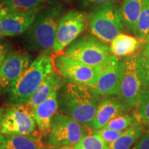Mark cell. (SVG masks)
Returning <instances> with one entry per match:
<instances>
[{
	"label": "cell",
	"mask_w": 149,
	"mask_h": 149,
	"mask_svg": "<svg viewBox=\"0 0 149 149\" xmlns=\"http://www.w3.org/2000/svg\"><path fill=\"white\" fill-rule=\"evenodd\" d=\"M8 46L5 42H3L0 39V66L4 61V59L8 54Z\"/></svg>",
	"instance_id": "30"
},
{
	"label": "cell",
	"mask_w": 149,
	"mask_h": 149,
	"mask_svg": "<svg viewBox=\"0 0 149 149\" xmlns=\"http://www.w3.org/2000/svg\"><path fill=\"white\" fill-rule=\"evenodd\" d=\"M149 33V0H143L142 7L136 29L135 37L144 42Z\"/></svg>",
	"instance_id": "22"
},
{
	"label": "cell",
	"mask_w": 149,
	"mask_h": 149,
	"mask_svg": "<svg viewBox=\"0 0 149 149\" xmlns=\"http://www.w3.org/2000/svg\"><path fill=\"white\" fill-rule=\"evenodd\" d=\"M2 28H1V17H0V39L2 38Z\"/></svg>",
	"instance_id": "34"
},
{
	"label": "cell",
	"mask_w": 149,
	"mask_h": 149,
	"mask_svg": "<svg viewBox=\"0 0 149 149\" xmlns=\"http://www.w3.org/2000/svg\"><path fill=\"white\" fill-rule=\"evenodd\" d=\"M48 0H1L0 8L12 13H27L43 8Z\"/></svg>",
	"instance_id": "21"
},
{
	"label": "cell",
	"mask_w": 149,
	"mask_h": 149,
	"mask_svg": "<svg viewBox=\"0 0 149 149\" xmlns=\"http://www.w3.org/2000/svg\"><path fill=\"white\" fill-rule=\"evenodd\" d=\"M136 108L137 118L141 122H149V89H141Z\"/></svg>",
	"instance_id": "25"
},
{
	"label": "cell",
	"mask_w": 149,
	"mask_h": 149,
	"mask_svg": "<svg viewBox=\"0 0 149 149\" xmlns=\"http://www.w3.org/2000/svg\"><path fill=\"white\" fill-rule=\"evenodd\" d=\"M42 9V8L27 13H12L0 8L3 37L17 36L26 32Z\"/></svg>",
	"instance_id": "13"
},
{
	"label": "cell",
	"mask_w": 149,
	"mask_h": 149,
	"mask_svg": "<svg viewBox=\"0 0 149 149\" xmlns=\"http://www.w3.org/2000/svg\"><path fill=\"white\" fill-rule=\"evenodd\" d=\"M63 55L84 64L97 68L112 54L110 46L91 34L78 37L64 50Z\"/></svg>",
	"instance_id": "5"
},
{
	"label": "cell",
	"mask_w": 149,
	"mask_h": 149,
	"mask_svg": "<svg viewBox=\"0 0 149 149\" xmlns=\"http://www.w3.org/2000/svg\"><path fill=\"white\" fill-rule=\"evenodd\" d=\"M143 42L136 37L121 33L111 43L112 55L118 57H126L133 55L141 48Z\"/></svg>",
	"instance_id": "18"
},
{
	"label": "cell",
	"mask_w": 149,
	"mask_h": 149,
	"mask_svg": "<svg viewBox=\"0 0 149 149\" xmlns=\"http://www.w3.org/2000/svg\"><path fill=\"white\" fill-rule=\"evenodd\" d=\"M38 133L33 109L26 104L10 106L3 112L0 121V133L28 135Z\"/></svg>",
	"instance_id": "9"
},
{
	"label": "cell",
	"mask_w": 149,
	"mask_h": 149,
	"mask_svg": "<svg viewBox=\"0 0 149 149\" xmlns=\"http://www.w3.org/2000/svg\"><path fill=\"white\" fill-rule=\"evenodd\" d=\"M54 68L61 77L79 84L94 88L97 83V68L84 64L58 55L54 59Z\"/></svg>",
	"instance_id": "10"
},
{
	"label": "cell",
	"mask_w": 149,
	"mask_h": 149,
	"mask_svg": "<svg viewBox=\"0 0 149 149\" xmlns=\"http://www.w3.org/2000/svg\"><path fill=\"white\" fill-rule=\"evenodd\" d=\"M2 113H3V110L1 108H0V121H1V116H2Z\"/></svg>",
	"instance_id": "35"
},
{
	"label": "cell",
	"mask_w": 149,
	"mask_h": 149,
	"mask_svg": "<svg viewBox=\"0 0 149 149\" xmlns=\"http://www.w3.org/2000/svg\"><path fill=\"white\" fill-rule=\"evenodd\" d=\"M83 6L86 8L96 7L104 3L115 1V0H81Z\"/></svg>",
	"instance_id": "29"
},
{
	"label": "cell",
	"mask_w": 149,
	"mask_h": 149,
	"mask_svg": "<svg viewBox=\"0 0 149 149\" xmlns=\"http://www.w3.org/2000/svg\"><path fill=\"white\" fill-rule=\"evenodd\" d=\"M0 149H5V148H2V147H1V146H0Z\"/></svg>",
	"instance_id": "36"
},
{
	"label": "cell",
	"mask_w": 149,
	"mask_h": 149,
	"mask_svg": "<svg viewBox=\"0 0 149 149\" xmlns=\"http://www.w3.org/2000/svg\"><path fill=\"white\" fill-rule=\"evenodd\" d=\"M74 149H111L97 135L89 133L74 146Z\"/></svg>",
	"instance_id": "23"
},
{
	"label": "cell",
	"mask_w": 149,
	"mask_h": 149,
	"mask_svg": "<svg viewBox=\"0 0 149 149\" xmlns=\"http://www.w3.org/2000/svg\"><path fill=\"white\" fill-rule=\"evenodd\" d=\"M145 42H146V43H145L144 48H145V49H146V51L149 53V33H148V36H147V37H146V40Z\"/></svg>",
	"instance_id": "32"
},
{
	"label": "cell",
	"mask_w": 149,
	"mask_h": 149,
	"mask_svg": "<svg viewBox=\"0 0 149 149\" xmlns=\"http://www.w3.org/2000/svg\"><path fill=\"white\" fill-rule=\"evenodd\" d=\"M130 149H149V133H144Z\"/></svg>",
	"instance_id": "28"
},
{
	"label": "cell",
	"mask_w": 149,
	"mask_h": 149,
	"mask_svg": "<svg viewBox=\"0 0 149 149\" xmlns=\"http://www.w3.org/2000/svg\"><path fill=\"white\" fill-rule=\"evenodd\" d=\"M143 0H122L120 11L125 29L135 36Z\"/></svg>",
	"instance_id": "19"
},
{
	"label": "cell",
	"mask_w": 149,
	"mask_h": 149,
	"mask_svg": "<svg viewBox=\"0 0 149 149\" xmlns=\"http://www.w3.org/2000/svg\"><path fill=\"white\" fill-rule=\"evenodd\" d=\"M91 133L97 135L108 146H109L120 137L122 131H117V130L109 129V128H102L100 129L91 130Z\"/></svg>",
	"instance_id": "27"
},
{
	"label": "cell",
	"mask_w": 149,
	"mask_h": 149,
	"mask_svg": "<svg viewBox=\"0 0 149 149\" xmlns=\"http://www.w3.org/2000/svg\"><path fill=\"white\" fill-rule=\"evenodd\" d=\"M0 146L5 149H53L42 141L40 133L28 135L0 133Z\"/></svg>",
	"instance_id": "16"
},
{
	"label": "cell",
	"mask_w": 149,
	"mask_h": 149,
	"mask_svg": "<svg viewBox=\"0 0 149 149\" xmlns=\"http://www.w3.org/2000/svg\"><path fill=\"white\" fill-rule=\"evenodd\" d=\"M139 63L141 77V89H149V53L145 48L139 51Z\"/></svg>",
	"instance_id": "26"
},
{
	"label": "cell",
	"mask_w": 149,
	"mask_h": 149,
	"mask_svg": "<svg viewBox=\"0 0 149 149\" xmlns=\"http://www.w3.org/2000/svg\"><path fill=\"white\" fill-rule=\"evenodd\" d=\"M101 97L93 88L66 79L57 91L58 111L89 128Z\"/></svg>",
	"instance_id": "1"
},
{
	"label": "cell",
	"mask_w": 149,
	"mask_h": 149,
	"mask_svg": "<svg viewBox=\"0 0 149 149\" xmlns=\"http://www.w3.org/2000/svg\"><path fill=\"white\" fill-rule=\"evenodd\" d=\"M136 118H137L136 115L124 113L111 120L104 128L117 130V131H124L133 124Z\"/></svg>",
	"instance_id": "24"
},
{
	"label": "cell",
	"mask_w": 149,
	"mask_h": 149,
	"mask_svg": "<svg viewBox=\"0 0 149 149\" xmlns=\"http://www.w3.org/2000/svg\"><path fill=\"white\" fill-rule=\"evenodd\" d=\"M54 70V60L49 53H42L31 63L10 90V106L26 104L48 74Z\"/></svg>",
	"instance_id": "2"
},
{
	"label": "cell",
	"mask_w": 149,
	"mask_h": 149,
	"mask_svg": "<svg viewBox=\"0 0 149 149\" xmlns=\"http://www.w3.org/2000/svg\"><path fill=\"white\" fill-rule=\"evenodd\" d=\"M66 79L53 70L43 79L37 88L31 95L26 104L31 109H34L48 97L53 91H57L64 83Z\"/></svg>",
	"instance_id": "17"
},
{
	"label": "cell",
	"mask_w": 149,
	"mask_h": 149,
	"mask_svg": "<svg viewBox=\"0 0 149 149\" xmlns=\"http://www.w3.org/2000/svg\"><path fill=\"white\" fill-rule=\"evenodd\" d=\"M144 128L140 120L136 118L129 127L122 133L115 141L109 145L111 149H130L144 133Z\"/></svg>",
	"instance_id": "20"
},
{
	"label": "cell",
	"mask_w": 149,
	"mask_h": 149,
	"mask_svg": "<svg viewBox=\"0 0 149 149\" xmlns=\"http://www.w3.org/2000/svg\"><path fill=\"white\" fill-rule=\"evenodd\" d=\"M64 13V8L55 4L43 10L35 19L25 35L26 46L32 51L42 53L51 52L59 19Z\"/></svg>",
	"instance_id": "3"
},
{
	"label": "cell",
	"mask_w": 149,
	"mask_h": 149,
	"mask_svg": "<svg viewBox=\"0 0 149 149\" xmlns=\"http://www.w3.org/2000/svg\"><path fill=\"white\" fill-rule=\"evenodd\" d=\"M88 27L93 35L106 44H111L125 29L120 7L115 1L95 7L88 15Z\"/></svg>",
	"instance_id": "4"
},
{
	"label": "cell",
	"mask_w": 149,
	"mask_h": 149,
	"mask_svg": "<svg viewBox=\"0 0 149 149\" xmlns=\"http://www.w3.org/2000/svg\"><path fill=\"white\" fill-rule=\"evenodd\" d=\"M53 149H74V146H59Z\"/></svg>",
	"instance_id": "33"
},
{
	"label": "cell",
	"mask_w": 149,
	"mask_h": 149,
	"mask_svg": "<svg viewBox=\"0 0 149 149\" xmlns=\"http://www.w3.org/2000/svg\"><path fill=\"white\" fill-rule=\"evenodd\" d=\"M91 132L90 128L66 115L57 113L52 119L45 144L52 147L74 146Z\"/></svg>",
	"instance_id": "6"
},
{
	"label": "cell",
	"mask_w": 149,
	"mask_h": 149,
	"mask_svg": "<svg viewBox=\"0 0 149 149\" xmlns=\"http://www.w3.org/2000/svg\"><path fill=\"white\" fill-rule=\"evenodd\" d=\"M31 63V56L22 52H11L0 66V88L10 89Z\"/></svg>",
	"instance_id": "12"
},
{
	"label": "cell",
	"mask_w": 149,
	"mask_h": 149,
	"mask_svg": "<svg viewBox=\"0 0 149 149\" xmlns=\"http://www.w3.org/2000/svg\"><path fill=\"white\" fill-rule=\"evenodd\" d=\"M88 26V15L72 10L59 19L51 53L59 55L76 40Z\"/></svg>",
	"instance_id": "8"
},
{
	"label": "cell",
	"mask_w": 149,
	"mask_h": 149,
	"mask_svg": "<svg viewBox=\"0 0 149 149\" xmlns=\"http://www.w3.org/2000/svg\"><path fill=\"white\" fill-rule=\"evenodd\" d=\"M57 111V91H53L46 100L33 110L35 122L42 137L47 136L51 127L52 119Z\"/></svg>",
	"instance_id": "15"
},
{
	"label": "cell",
	"mask_w": 149,
	"mask_h": 149,
	"mask_svg": "<svg viewBox=\"0 0 149 149\" xmlns=\"http://www.w3.org/2000/svg\"><path fill=\"white\" fill-rule=\"evenodd\" d=\"M141 124L143 125V127H144V130H146L147 133H149V122H141Z\"/></svg>",
	"instance_id": "31"
},
{
	"label": "cell",
	"mask_w": 149,
	"mask_h": 149,
	"mask_svg": "<svg viewBox=\"0 0 149 149\" xmlns=\"http://www.w3.org/2000/svg\"><path fill=\"white\" fill-rule=\"evenodd\" d=\"M122 76V59L111 55L97 67V83L93 88L100 95H117Z\"/></svg>",
	"instance_id": "11"
},
{
	"label": "cell",
	"mask_w": 149,
	"mask_h": 149,
	"mask_svg": "<svg viewBox=\"0 0 149 149\" xmlns=\"http://www.w3.org/2000/svg\"><path fill=\"white\" fill-rule=\"evenodd\" d=\"M139 51L122 59V76L117 96L129 110L137 107L141 90V77L139 63Z\"/></svg>",
	"instance_id": "7"
},
{
	"label": "cell",
	"mask_w": 149,
	"mask_h": 149,
	"mask_svg": "<svg viewBox=\"0 0 149 149\" xmlns=\"http://www.w3.org/2000/svg\"><path fill=\"white\" fill-rule=\"evenodd\" d=\"M128 110L118 97L104 96L100 100L95 115L89 126V128L93 130L104 128L111 120L126 113Z\"/></svg>",
	"instance_id": "14"
}]
</instances>
